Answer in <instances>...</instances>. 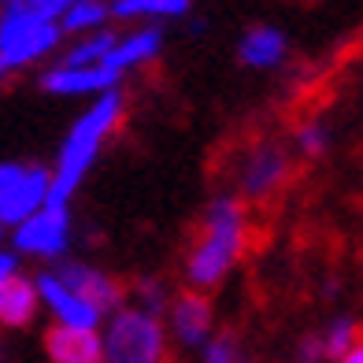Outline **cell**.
<instances>
[{"label":"cell","instance_id":"cell-1","mask_svg":"<svg viewBox=\"0 0 363 363\" xmlns=\"http://www.w3.org/2000/svg\"><path fill=\"white\" fill-rule=\"evenodd\" d=\"M119 111H123L119 93H104L101 101L78 119V126L71 130V138L60 152V167H56L52 182H48V196H45L48 204H67V196L74 193L82 174L89 171V163L96 156V148H101V141L108 138V130L119 123Z\"/></svg>","mask_w":363,"mask_h":363},{"label":"cell","instance_id":"cell-2","mask_svg":"<svg viewBox=\"0 0 363 363\" xmlns=\"http://www.w3.org/2000/svg\"><path fill=\"white\" fill-rule=\"evenodd\" d=\"M241 238H245V211L238 201H216L204 216V234L189 252V282L193 286H216L223 282V274L234 267V259L241 252Z\"/></svg>","mask_w":363,"mask_h":363},{"label":"cell","instance_id":"cell-3","mask_svg":"<svg viewBox=\"0 0 363 363\" xmlns=\"http://www.w3.org/2000/svg\"><path fill=\"white\" fill-rule=\"evenodd\" d=\"M56 41H60L56 19H45L34 8H26L23 0H11L8 11L0 15V56H4L8 67L45 56Z\"/></svg>","mask_w":363,"mask_h":363},{"label":"cell","instance_id":"cell-4","mask_svg":"<svg viewBox=\"0 0 363 363\" xmlns=\"http://www.w3.org/2000/svg\"><path fill=\"white\" fill-rule=\"evenodd\" d=\"M104 363H163V330L145 311H119L111 319Z\"/></svg>","mask_w":363,"mask_h":363},{"label":"cell","instance_id":"cell-5","mask_svg":"<svg viewBox=\"0 0 363 363\" xmlns=\"http://www.w3.org/2000/svg\"><path fill=\"white\" fill-rule=\"evenodd\" d=\"M48 171L45 167H19L0 163V223H23L45 196H48Z\"/></svg>","mask_w":363,"mask_h":363},{"label":"cell","instance_id":"cell-6","mask_svg":"<svg viewBox=\"0 0 363 363\" xmlns=\"http://www.w3.org/2000/svg\"><path fill=\"white\" fill-rule=\"evenodd\" d=\"M67 234H71V223H67V211H63V204H48L41 216L23 219L19 234H15V245H19L23 252L60 256L63 249H67Z\"/></svg>","mask_w":363,"mask_h":363},{"label":"cell","instance_id":"cell-7","mask_svg":"<svg viewBox=\"0 0 363 363\" xmlns=\"http://www.w3.org/2000/svg\"><path fill=\"white\" fill-rule=\"evenodd\" d=\"M56 278L67 289H74L82 301H89L96 311H108L115 304H123V286L115 282V278L86 267V263H63V267L56 271Z\"/></svg>","mask_w":363,"mask_h":363},{"label":"cell","instance_id":"cell-8","mask_svg":"<svg viewBox=\"0 0 363 363\" xmlns=\"http://www.w3.org/2000/svg\"><path fill=\"white\" fill-rule=\"evenodd\" d=\"M45 349L52 363H104V349L89 326H52Z\"/></svg>","mask_w":363,"mask_h":363},{"label":"cell","instance_id":"cell-9","mask_svg":"<svg viewBox=\"0 0 363 363\" xmlns=\"http://www.w3.org/2000/svg\"><path fill=\"white\" fill-rule=\"evenodd\" d=\"M286 174H289L286 152H282V148H274V145H267V148H256V152L249 156L245 174H241V186H245L249 196L259 201V196H267V193H274L278 186H282Z\"/></svg>","mask_w":363,"mask_h":363},{"label":"cell","instance_id":"cell-10","mask_svg":"<svg viewBox=\"0 0 363 363\" xmlns=\"http://www.w3.org/2000/svg\"><path fill=\"white\" fill-rule=\"evenodd\" d=\"M171 323H174V334H178V341L186 345V349L204 345L208 341V326H211V304H208V296H201V293H178Z\"/></svg>","mask_w":363,"mask_h":363},{"label":"cell","instance_id":"cell-11","mask_svg":"<svg viewBox=\"0 0 363 363\" xmlns=\"http://www.w3.org/2000/svg\"><path fill=\"white\" fill-rule=\"evenodd\" d=\"M38 289L45 293V301L52 304V311H56V315L67 323V326H89V330H93L96 319H101V311H96L89 301H82L74 289H67L56 274H45L41 282H38Z\"/></svg>","mask_w":363,"mask_h":363},{"label":"cell","instance_id":"cell-12","mask_svg":"<svg viewBox=\"0 0 363 363\" xmlns=\"http://www.w3.org/2000/svg\"><path fill=\"white\" fill-rule=\"evenodd\" d=\"M119 78V71L104 67V63H96V67H60L52 74H45L41 86L48 93H93V89H108L111 82Z\"/></svg>","mask_w":363,"mask_h":363},{"label":"cell","instance_id":"cell-13","mask_svg":"<svg viewBox=\"0 0 363 363\" xmlns=\"http://www.w3.org/2000/svg\"><path fill=\"white\" fill-rule=\"evenodd\" d=\"M34 286L26 282V278H0V323L4 326H26L30 319H34Z\"/></svg>","mask_w":363,"mask_h":363},{"label":"cell","instance_id":"cell-14","mask_svg":"<svg viewBox=\"0 0 363 363\" xmlns=\"http://www.w3.org/2000/svg\"><path fill=\"white\" fill-rule=\"evenodd\" d=\"M282 56H286V38L274 26H256L241 41V63H249V67H274Z\"/></svg>","mask_w":363,"mask_h":363},{"label":"cell","instance_id":"cell-15","mask_svg":"<svg viewBox=\"0 0 363 363\" xmlns=\"http://www.w3.org/2000/svg\"><path fill=\"white\" fill-rule=\"evenodd\" d=\"M160 41H163L160 30H141V34L126 38V41H115L108 52H104L101 63H104V67H111V71L134 67V63H141V60H148V56L160 52Z\"/></svg>","mask_w":363,"mask_h":363},{"label":"cell","instance_id":"cell-16","mask_svg":"<svg viewBox=\"0 0 363 363\" xmlns=\"http://www.w3.org/2000/svg\"><path fill=\"white\" fill-rule=\"evenodd\" d=\"M189 8V0H115L111 11L119 19H130V15H182Z\"/></svg>","mask_w":363,"mask_h":363},{"label":"cell","instance_id":"cell-17","mask_svg":"<svg viewBox=\"0 0 363 363\" xmlns=\"http://www.w3.org/2000/svg\"><path fill=\"white\" fill-rule=\"evenodd\" d=\"M104 15H108V8L101 0H71L67 11H63V26L67 30H89V26H101Z\"/></svg>","mask_w":363,"mask_h":363},{"label":"cell","instance_id":"cell-18","mask_svg":"<svg viewBox=\"0 0 363 363\" xmlns=\"http://www.w3.org/2000/svg\"><path fill=\"white\" fill-rule=\"evenodd\" d=\"M115 45V34H96L93 41H82L78 48H71L67 56H63V67H86L93 60H104V52Z\"/></svg>","mask_w":363,"mask_h":363},{"label":"cell","instance_id":"cell-19","mask_svg":"<svg viewBox=\"0 0 363 363\" xmlns=\"http://www.w3.org/2000/svg\"><path fill=\"white\" fill-rule=\"evenodd\" d=\"M352 341H356V323H352V319H337L334 326L326 330V337H323V356L337 359Z\"/></svg>","mask_w":363,"mask_h":363},{"label":"cell","instance_id":"cell-20","mask_svg":"<svg viewBox=\"0 0 363 363\" xmlns=\"http://www.w3.org/2000/svg\"><path fill=\"white\" fill-rule=\"evenodd\" d=\"M204 363H241V356H238V337H234V334H219L216 341H208Z\"/></svg>","mask_w":363,"mask_h":363},{"label":"cell","instance_id":"cell-21","mask_svg":"<svg viewBox=\"0 0 363 363\" xmlns=\"http://www.w3.org/2000/svg\"><path fill=\"white\" fill-rule=\"evenodd\" d=\"M301 148H304V156H323V148H326V126L319 123H311L301 130Z\"/></svg>","mask_w":363,"mask_h":363},{"label":"cell","instance_id":"cell-22","mask_svg":"<svg viewBox=\"0 0 363 363\" xmlns=\"http://www.w3.org/2000/svg\"><path fill=\"white\" fill-rule=\"evenodd\" d=\"M138 296H141V304H148V311L163 308V286L152 282V278H141V282H138Z\"/></svg>","mask_w":363,"mask_h":363},{"label":"cell","instance_id":"cell-23","mask_svg":"<svg viewBox=\"0 0 363 363\" xmlns=\"http://www.w3.org/2000/svg\"><path fill=\"white\" fill-rule=\"evenodd\" d=\"M26 8H34L38 15H45V19H60V11H67L71 0H23Z\"/></svg>","mask_w":363,"mask_h":363},{"label":"cell","instance_id":"cell-24","mask_svg":"<svg viewBox=\"0 0 363 363\" xmlns=\"http://www.w3.org/2000/svg\"><path fill=\"white\" fill-rule=\"evenodd\" d=\"M337 359H341V363H363V341L356 337V341H352V345H349V349H345Z\"/></svg>","mask_w":363,"mask_h":363},{"label":"cell","instance_id":"cell-25","mask_svg":"<svg viewBox=\"0 0 363 363\" xmlns=\"http://www.w3.org/2000/svg\"><path fill=\"white\" fill-rule=\"evenodd\" d=\"M8 274H15V256L0 252V278H8Z\"/></svg>","mask_w":363,"mask_h":363},{"label":"cell","instance_id":"cell-26","mask_svg":"<svg viewBox=\"0 0 363 363\" xmlns=\"http://www.w3.org/2000/svg\"><path fill=\"white\" fill-rule=\"evenodd\" d=\"M8 71V63H4V56H0V74H4Z\"/></svg>","mask_w":363,"mask_h":363}]
</instances>
